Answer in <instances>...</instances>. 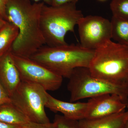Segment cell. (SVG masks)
<instances>
[{
    "label": "cell",
    "mask_w": 128,
    "mask_h": 128,
    "mask_svg": "<svg viewBox=\"0 0 128 128\" xmlns=\"http://www.w3.org/2000/svg\"><path fill=\"white\" fill-rule=\"evenodd\" d=\"M98 0L100 2H105V1L107 0Z\"/></svg>",
    "instance_id": "obj_26"
},
{
    "label": "cell",
    "mask_w": 128,
    "mask_h": 128,
    "mask_svg": "<svg viewBox=\"0 0 128 128\" xmlns=\"http://www.w3.org/2000/svg\"><path fill=\"white\" fill-rule=\"evenodd\" d=\"M21 128H56V127L54 122L40 123L30 121L22 125Z\"/></svg>",
    "instance_id": "obj_18"
},
{
    "label": "cell",
    "mask_w": 128,
    "mask_h": 128,
    "mask_svg": "<svg viewBox=\"0 0 128 128\" xmlns=\"http://www.w3.org/2000/svg\"><path fill=\"white\" fill-rule=\"evenodd\" d=\"M29 121L25 114L11 102L0 106V121L22 125Z\"/></svg>",
    "instance_id": "obj_13"
},
{
    "label": "cell",
    "mask_w": 128,
    "mask_h": 128,
    "mask_svg": "<svg viewBox=\"0 0 128 128\" xmlns=\"http://www.w3.org/2000/svg\"><path fill=\"white\" fill-rule=\"evenodd\" d=\"M22 126L11 124L0 121V128H21Z\"/></svg>",
    "instance_id": "obj_22"
},
{
    "label": "cell",
    "mask_w": 128,
    "mask_h": 128,
    "mask_svg": "<svg viewBox=\"0 0 128 128\" xmlns=\"http://www.w3.org/2000/svg\"><path fill=\"white\" fill-rule=\"evenodd\" d=\"M7 22V21L2 16H0V30L2 28V27L6 24Z\"/></svg>",
    "instance_id": "obj_23"
},
{
    "label": "cell",
    "mask_w": 128,
    "mask_h": 128,
    "mask_svg": "<svg viewBox=\"0 0 128 128\" xmlns=\"http://www.w3.org/2000/svg\"><path fill=\"white\" fill-rule=\"evenodd\" d=\"M126 108H128V103L127 104V105H126Z\"/></svg>",
    "instance_id": "obj_27"
},
{
    "label": "cell",
    "mask_w": 128,
    "mask_h": 128,
    "mask_svg": "<svg viewBox=\"0 0 128 128\" xmlns=\"http://www.w3.org/2000/svg\"><path fill=\"white\" fill-rule=\"evenodd\" d=\"M94 51L83 48L80 44L44 46L30 58L63 78L69 79L75 69L89 68Z\"/></svg>",
    "instance_id": "obj_3"
},
{
    "label": "cell",
    "mask_w": 128,
    "mask_h": 128,
    "mask_svg": "<svg viewBox=\"0 0 128 128\" xmlns=\"http://www.w3.org/2000/svg\"><path fill=\"white\" fill-rule=\"evenodd\" d=\"M87 102H67L54 98L48 93L46 108L52 112H60L66 118L79 121L86 117Z\"/></svg>",
    "instance_id": "obj_11"
},
{
    "label": "cell",
    "mask_w": 128,
    "mask_h": 128,
    "mask_svg": "<svg viewBox=\"0 0 128 128\" xmlns=\"http://www.w3.org/2000/svg\"><path fill=\"white\" fill-rule=\"evenodd\" d=\"M11 102L10 97L0 82V106Z\"/></svg>",
    "instance_id": "obj_19"
},
{
    "label": "cell",
    "mask_w": 128,
    "mask_h": 128,
    "mask_svg": "<svg viewBox=\"0 0 128 128\" xmlns=\"http://www.w3.org/2000/svg\"><path fill=\"white\" fill-rule=\"evenodd\" d=\"M53 122L56 128H78V121L70 119L64 115H55Z\"/></svg>",
    "instance_id": "obj_17"
},
{
    "label": "cell",
    "mask_w": 128,
    "mask_h": 128,
    "mask_svg": "<svg viewBox=\"0 0 128 128\" xmlns=\"http://www.w3.org/2000/svg\"><path fill=\"white\" fill-rule=\"evenodd\" d=\"M34 1L35 2H38L42 1V2H44V3L48 5L49 6H51V0H32Z\"/></svg>",
    "instance_id": "obj_24"
},
{
    "label": "cell",
    "mask_w": 128,
    "mask_h": 128,
    "mask_svg": "<svg viewBox=\"0 0 128 128\" xmlns=\"http://www.w3.org/2000/svg\"><path fill=\"white\" fill-rule=\"evenodd\" d=\"M11 54L22 81L38 84L47 91H54L60 88L62 76L29 57Z\"/></svg>",
    "instance_id": "obj_7"
},
{
    "label": "cell",
    "mask_w": 128,
    "mask_h": 128,
    "mask_svg": "<svg viewBox=\"0 0 128 128\" xmlns=\"http://www.w3.org/2000/svg\"><path fill=\"white\" fill-rule=\"evenodd\" d=\"M124 128H128V121H127V122H126Z\"/></svg>",
    "instance_id": "obj_25"
},
{
    "label": "cell",
    "mask_w": 128,
    "mask_h": 128,
    "mask_svg": "<svg viewBox=\"0 0 128 128\" xmlns=\"http://www.w3.org/2000/svg\"><path fill=\"white\" fill-rule=\"evenodd\" d=\"M95 78L128 86V48L110 40L95 50L89 68Z\"/></svg>",
    "instance_id": "obj_2"
},
{
    "label": "cell",
    "mask_w": 128,
    "mask_h": 128,
    "mask_svg": "<svg viewBox=\"0 0 128 128\" xmlns=\"http://www.w3.org/2000/svg\"><path fill=\"white\" fill-rule=\"evenodd\" d=\"M8 0H0V16L6 21V6Z\"/></svg>",
    "instance_id": "obj_21"
},
{
    "label": "cell",
    "mask_w": 128,
    "mask_h": 128,
    "mask_svg": "<svg viewBox=\"0 0 128 128\" xmlns=\"http://www.w3.org/2000/svg\"><path fill=\"white\" fill-rule=\"evenodd\" d=\"M79 0H51V6H59L66 4H76Z\"/></svg>",
    "instance_id": "obj_20"
},
{
    "label": "cell",
    "mask_w": 128,
    "mask_h": 128,
    "mask_svg": "<svg viewBox=\"0 0 128 128\" xmlns=\"http://www.w3.org/2000/svg\"><path fill=\"white\" fill-rule=\"evenodd\" d=\"M45 3H32L30 0H8L6 21L18 29L17 38L10 49L15 55L30 58L44 44L41 26V11Z\"/></svg>",
    "instance_id": "obj_1"
},
{
    "label": "cell",
    "mask_w": 128,
    "mask_h": 128,
    "mask_svg": "<svg viewBox=\"0 0 128 128\" xmlns=\"http://www.w3.org/2000/svg\"><path fill=\"white\" fill-rule=\"evenodd\" d=\"M128 120V110L96 118L78 121V128H124Z\"/></svg>",
    "instance_id": "obj_12"
},
{
    "label": "cell",
    "mask_w": 128,
    "mask_h": 128,
    "mask_svg": "<svg viewBox=\"0 0 128 128\" xmlns=\"http://www.w3.org/2000/svg\"><path fill=\"white\" fill-rule=\"evenodd\" d=\"M18 34V28L9 22L0 30V57L10 50Z\"/></svg>",
    "instance_id": "obj_14"
},
{
    "label": "cell",
    "mask_w": 128,
    "mask_h": 128,
    "mask_svg": "<svg viewBox=\"0 0 128 128\" xmlns=\"http://www.w3.org/2000/svg\"><path fill=\"white\" fill-rule=\"evenodd\" d=\"M81 45L95 50L112 39V25L109 20L100 16H83L78 24Z\"/></svg>",
    "instance_id": "obj_8"
},
{
    "label": "cell",
    "mask_w": 128,
    "mask_h": 128,
    "mask_svg": "<svg viewBox=\"0 0 128 128\" xmlns=\"http://www.w3.org/2000/svg\"><path fill=\"white\" fill-rule=\"evenodd\" d=\"M67 89L70 94V102L92 98L106 94L119 96L124 103L128 102V86L112 84L95 78L88 68L79 67L73 70L69 78Z\"/></svg>",
    "instance_id": "obj_5"
},
{
    "label": "cell",
    "mask_w": 128,
    "mask_h": 128,
    "mask_svg": "<svg viewBox=\"0 0 128 128\" xmlns=\"http://www.w3.org/2000/svg\"><path fill=\"white\" fill-rule=\"evenodd\" d=\"M22 81L10 50L0 57V82L10 97Z\"/></svg>",
    "instance_id": "obj_10"
},
{
    "label": "cell",
    "mask_w": 128,
    "mask_h": 128,
    "mask_svg": "<svg viewBox=\"0 0 128 128\" xmlns=\"http://www.w3.org/2000/svg\"><path fill=\"white\" fill-rule=\"evenodd\" d=\"M83 16L76 4L55 6L44 4L41 11L40 22L46 44L50 47L67 44L65 40L66 35L68 32H74L76 25Z\"/></svg>",
    "instance_id": "obj_4"
},
{
    "label": "cell",
    "mask_w": 128,
    "mask_h": 128,
    "mask_svg": "<svg viewBox=\"0 0 128 128\" xmlns=\"http://www.w3.org/2000/svg\"><path fill=\"white\" fill-rule=\"evenodd\" d=\"M40 85L22 81L10 97L11 102L29 121L40 123L50 122L45 111L48 92Z\"/></svg>",
    "instance_id": "obj_6"
},
{
    "label": "cell",
    "mask_w": 128,
    "mask_h": 128,
    "mask_svg": "<svg viewBox=\"0 0 128 128\" xmlns=\"http://www.w3.org/2000/svg\"><path fill=\"white\" fill-rule=\"evenodd\" d=\"M110 6L113 16L128 19V0H112Z\"/></svg>",
    "instance_id": "obj_16"
},
{
    "label": "cell",
    "mask_w": 128,
    "mask_h": 128,
    "mask_svg": "<svg viewBox=\"0 0 128 128\" xmlns=\"http://www.w3.org/2000/svg\"><path fill=\"white\" fill-rule=\"evenodd\" d=\"M111 22L112 38L128 48V19L113 16Z\"/></svg>",
    "instance_id": "obj_15"
},
{
    "label": "cell",
    "mask_w": 128,
    "mask_h": 128,
    "mask_svg": "<svg viewBox=\"0 0 128 128\" xmlns=\"http://www.w3.org/2000/svg\"><path fill=\"white\" fill-rule=\"evenodd\" d=\"M85 118H96L125 111L126 104L115 94H106L92 98L87 102Z\"/></svg>",
    "instance_id": "obj_9"
}]
</instances>
